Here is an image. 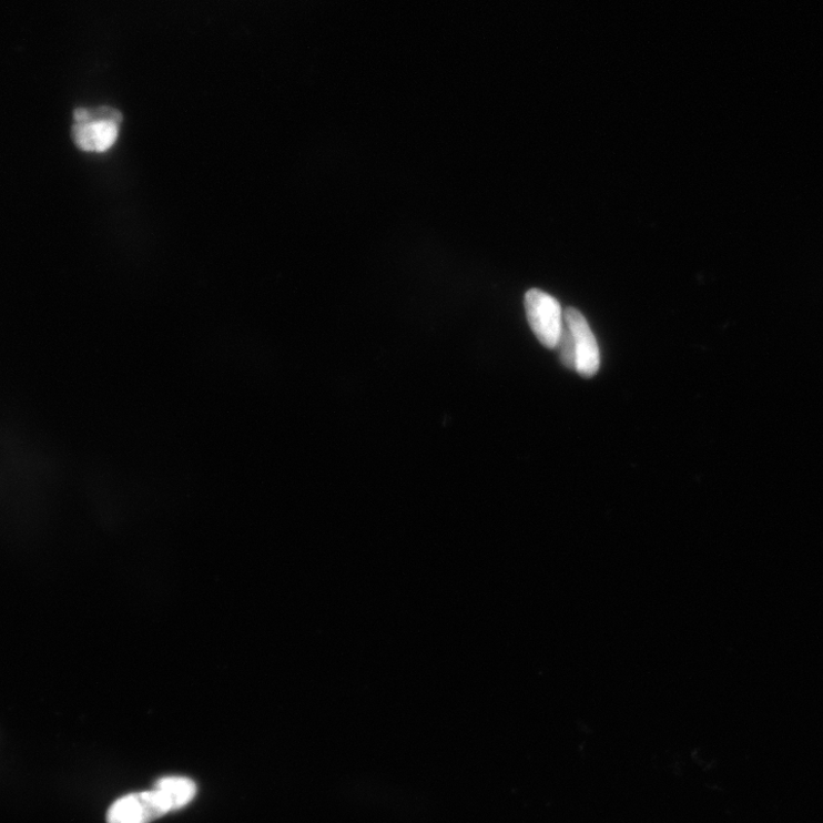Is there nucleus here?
I'll return each mask as SVG.
<instances>
[{
  "instance_id": "f257e3e1",
  "label": "nucleus",
  "mask_w": 823,
  "mask_h": 823,
  "mask_svg": "<svg viewBox=\"0 0 823 823\" xmlns=\"http://www.w3.org/2000/svg\"><path fill=\"white\" fill-rule=\"evenodd\" d=\"M122 120L116 109H88L87 120L73 125L72 140L83 152L104 153L116 143Z\"/></svg>"
},
{
  "instance_id": "f03ea898",
  "label": "nucleus",
  "mask_w": 823,
  "mask_h": 823,
  "mask_svg": "<svg viewBox=\"0 0 823 823\" xmlns=\"http://www.w3.org/2000/svg\"><path fill=\"white\" fill-rule=\"evenodd\" d=\"M524 305L537 339L546 348L556 349L565 321L562 307L553 296L538 288L528 291Z\"/></svg>"
},
{
  "instance_id": "7ed1b4c3",
  "label": "nucleus",
  "mask_w": 823,
  "mask_h": 823,
  "mask_svg": "<svg viewBox=\"0 0 823 823\" xmlns=\"http://www.w3.org/2000/svg\"><path fill=\"white\" fill-rule=\"evenodd\" d=\"M169 810L158 791L126 795L112 804L106 823H151Z\"/></svg>"
},
{
  "instance_id": "20e7f679",
  "label": "nucleus",
  "mask_w": 823,
  "mask_h": 823,
  "mask_svg": "<svg viewBox=\"0 0 823 823\" xmlns=\"http://www.w3.org/2000/svg\"><path fill=\"white\" fill-rule=\"evenodd\" d=\"M565 322L572 332L577 350V370L582 378H591L600 369L601 354L595 335L583 317L576 308L565 312Z\"/></svg>"
},
{
  "instance_id": "39448f33",
  "label": "nucleus",
  "mask_w": 823,
  "mask_h": 823,
  "mask_svg": "<svg viewBox=\"0 0 823 823\" xmlns=\"http://www.w3.org/2000/svg\"><path fill=\"white\" fill-rule=\"evenodd\" d=\"M155 791L162 796L169 812L189 805L196 796V783L190 778L166 776L155 784Z\"/></svg>"
},
{
  "instance_id": "423d86ee",
  "label": "nucleus",
  "mask_w": 823,
  "mask_h": 823,
  "mask_svg": "<svg viewBox=\"0 0 823 823\" xmlns=\"http://www.w3.org/2000/svg\"><path fill=\"white\" fill-rule=\"evenodd\" d=\"M556 348L558 349L560 362L569 369L577 370L576 343L572 332L565 321Z\"/></svg>"
}]
</instances>
